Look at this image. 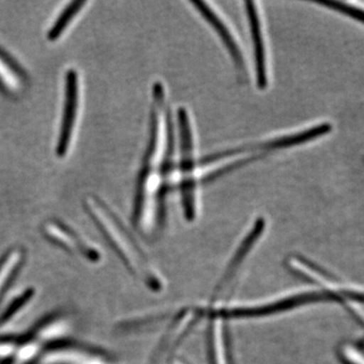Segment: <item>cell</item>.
<instances>
[{"instance_id": "6da1fadb", "label": "cell", "mask_w": 364, "mask_h": 364, "mask_svg": "<svg viewBox=\"0 0 364 364\" xmlns=\"http://www.w3.org/2000/svg\"><path fill=\"white\" fill-rule=\"evenodd\" d=\"M85 208L127 269L153 291H161L164 282L159 273L111 208L95 196L85 198Z\"/></svg>"}, {"instance_id": "7a4b0ae2", "label": "cell", "mask_w": 364, "mask_h": 364, "mask_svg": "<svg viewBox=\"0 0 364 364\" xmlns=\"http://www.w3.org/2000/svg\"><path fill=\"white\" fill-rule=\"evenodd\" d=\"M181 135V191L184 217L193 221L196 215V161L193 154V131L188 112L184 107L177 112Z\"/></svg>"}, {"instance_id": "3957f363", "label": "cell", "mask_w": 364, "mask_h": 364, "mask_svg": "<svg viewBox=\"0 0 364 364\" xmlns=\"http://www.w3.org/2000/svg\"><path fill=\"white\" fill-rule=\"evenodd\" d=\"M44 234L50 241L66 252L77 254L85 259L95 262L100 258L97 249L93 248L88 242L83 240L77 233L62 223L48 222L44 226Z\"/></svg>"}, {"instance_id": "277c9868", "label": "cell", "mask_w": 364, "mask_h": 364, "mask_svg": "<svg viewBox=\"0 0 364 364\" xmlns=\"http://www.w3.org/2000/svg\"><path fill=\"white\" fill-rule=\"evenodd\" d=\"M246 6V14L249 26H250L251 37L253 40L254 61H255V75L257 87L264 90L268 86V73L267 63V51H265L264 36H263L262 25L258 16L255 2H244Z\"/></svg>"}, {"instance_id": "5b68a950", "label": "cell", "mask_w": 364, "mask_h": 364, "mask_svg": "<svg viewBox=\"0 0 364 364\" xmlns=\"http://www.w3.org/2000/svg\"><path fill=\"white\" fill-rule=\"evenodd\" d=\"M78 105V78L74 70H69L66 75V97L65 107H64L63 119H62L61 129L58 146H57V155L63 157L68 150L70 144L72 131L75 124L76 114Z\"/></svg>"}, {"instance_id": "8992f818", "label": "cell", "mask_w": 364, "mask_h": 364, "mask_svg": "<svg viewBox=\"0 0 364 364\" xmlns=\"http://www.w3.org/2000/svg\"><path fill=\"white\" fill-rule=\"evenodd\" d=\"M191 4L196 7L198 13L202 14L203 18L210 23V26H212L218 36L221 38L223 44L227 48L228 52H229L234 63L236 64L237 68L239 70L244 71L245 63H244L240 48L237 44L236 40L234 39L233 35L230 32L228 26L225 25L224 21L217 16V14L213 9L208 7L205 2L191 1Z\"/></svg>"}, {"instance_id": "52a82bcc", "label": "cell", "mask_w": 364, "mask_h": 364, "mask_svg": "<svg viewBox=\"0 0 364 364\" xmlns=\"http://www.w3.org/2000/svg\"><path fill=\"white\" fill-rule=\"evenodd\" d=\"M26 259L25 249L14 247L0 257V299L20 274Z\"/></svg>"}, {"instance_id": "ba28073f", "label": "cell", "mask_w": 364, "mask_h": 364, "mask_svg": "<svg viewBox=\"0 0 364 364\" xmlns=\"http://www.w3.org/2000/svg\"><path fill=\"white\" fill-rule=\"evenodd\" d=\"M26 73L11 56L0 48V88L4 92L16 90L26 80Z\"/></svg>"}, {"instance_id": "9c48e42d", "label": "cell", "mask_w": 364, "mask_h": 364, "mask_svg": "<svg viewBox=\"0 0 364 364\" xmlns=\"http://www.w3.org/2000/svg\"><path fill=\"white\" fill-rule=\"evenodd\" d=\"M85 4V1L71 2L66 7L65 11H62V14H60L58 20L55 21L54 26H52L51 30L48 33V39L54 41L59 38L67 28V26L69 25V23L73 20L74 16L81 11V9H82Z\"/></svg>"}, {"instance_id": "30bf717a", "label": "cell", "mask_w": 364, "mask_h": 364, "mask_svg": "<svg viewBox=\"0 0 364 364\" xmlns=\"http://www.w3.org/2000/svg\"><path fill=\"white\" fill-rule=\"evenodd\" d=\"M33 293H35L33 289H26L23 293L16 296L4 310H2V312L0 313V328L4 327L9 321L13 320L21 310L28 306L33 296Z\"/></svg>"}, {"instance_id": "8fae6325", "label": "cell", "mask_w": 364, "mask_h": 364, "mask_svg": "<svg viewBox=\"0 0 364 364\" xmlns=\"http://www.w3.org/2000/svg\"><path fill=\"white\" fill-rule=\"evenodd\" d=\"M321 6H325L333 9V11H339V13L346 14L350 16L354 20L360 21L364 23V11L359 9V7H354L349 6V4H344V2L339 1H324L318 2Z\"/></svg>"}, {"instance_id": "7c38bea8", "label": "cell", "mask_w": 364, "mask_h": 364, "mask_svg": "<svg viewBox=\"0 0 364 364\" xmlns=\"http://www.w3.org/2000/svg\"><path fill=\"white\" fill-rule=\"evenodd\" d=\"M345 355L346 358L354 364H364V358L359 352L354 350L352 348H346L345 350Z\"/></svg>"}]
</instances>
